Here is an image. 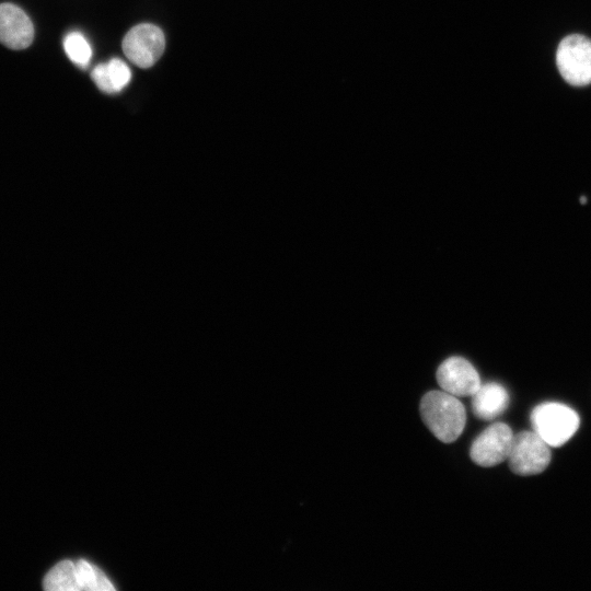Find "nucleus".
Masks as SVG:
<instances>
[{
    "label": "nucleus",
    "instance_id": "f257e3e1",
    "mask_svg": "<svg viewBox=\"0 0 591 591\" xmlns=\"http://www.w3.org/2000/svg\"><path fill=\"white\" fill-rule=\"evenodd\" d=\"M420 415L427 428L444 443L454 442L463 432L466 412L460 399L445 391H429L420 401Z\"/></svg>",
    "mask_w": 591,
    "mask_h": 591
},
{
    "label": "nucleus",
    "instance_id": "f03ea898",
    "mask_svg": "<svg viewBox=\"0 0 591 591\" xmlns=\"http://www.w3.org/2000/svg\"><path fill=\"white\" fill-rule=\"evenodd\" d=\"M530 420L536 432L549 447H561L578 430L580 418L569 406L546 402L533 408Z\"/></svg>",
    "mask_w": 591,
    "mask_h": 591
},
{
    "label": "nucleus",
    "instance_id": "7ed1b4c3",
    "mask_svg": "<svg viewBox=\"0 0 591 591\" xmlns=\"http://www.w3.org/2000/svg\"><path fill=\"white\" fill-rule=\"evenodd\" d=\"M551 447L534 431H521L513 437L508 456L510 470L520 476L536 475L551 462Z\"/></svg>",
    "mask_w": 591,
    "mask_h": 591
},
{
    "label": "nucleus",
    "instance_id": "20e7f679",
    "mask_svg": "<svg viewBox=\"0 0 591 591\" xmlns=\"http://www.w3.org/2000/svg\"><path fill=\"white\" fill-rule=\"evenodd\" d=\"M556 62L563 78L572 85L591 83V40L572 34L558 45Z\"/></svg>",
    "mask_w": 591,
    "mask_h": 591
},
{
    "label": "nucleus",
    "instance_id": "39448f33",
    "mask_svg": "<svg viewBox=\"0 0 591 591\" xmlns=\"http://www.w3.org/2000/svg\"><path fill=\"white\" fill-rule=\"evenodd\" d=\"M121 47L131 63L142 69L150 68L164 51V34L153 24H138L125 35Z\"/></svg>",
    "mask_w": 591,
    "mask_h": 591
},
{
    "label": "nucleus",
    "instance_id": "423d86ee",
    "mask_svg": "<svg viewBox=\"0 0 591 591\" xmlns=\"http://www.w3.org/2000/svg\"><path fill=\"white\" fill-rule=\"evenodd\" d=\"M513 437L508 425H490L473 441L470 449L472 461L479 466L491 467L508 460Z\"/></svg>",
    "mask_w": 591,
    "mask_h": 591
},
{
    "label": "nucleus",
    "instance_id": "0eeeda50",
    "mask_svg": "<svg viewBox=\"0 0 591 591\" xmlns=\"http://www.w3.org/2000/svg\"><path fill=\"white\" fill-rule=\"evenodd\" d=\"M436 378L443 391L456 397L472 396L482 385L474 366L457 356L444 360L439 366Z\"/></svg>",
    "mask_w": 591,
    "mask_h": 591
},
{
    "label": "nucleus",
    "instance_id": "6e6552de",
    "mask_svg": "<svg viewBox=\"0 0 591 591\" xmlns=\"http://www.w3.org/2000/svg\"><path fill=\"white\" fill-rule=\"evenodd\" d=\"M34 38V26L27 14L12 3L0 4V43L10 49H24Z\"/></svg>",
    "mask_w": 591,
    "mask_h": 591
},
{
    "label": "nucleus",
    "instance_id": "1a4fd4ad",
    "mask_svg": "<svg viewBox=\"0 0 591 591\" xmlns=\"http://www.w3.org/2000/svg\"><path fill=\"white\" fill-rule=\"evenodd\" d=\"M509 394L499 383L482 384L472 395L474 415L483 420H493L500 416L509 405Z\"/></svg>",
    "mask_w": 591,
    "mask_h": 591
},
{
    "label": "nucleus",
    "instance_id": "9d476101",
    "mask_svg": "<svg viewBox=\"0 0 591 591\" xmlns=\"http://www.w3.org/2000/svg\"><path fill=\"white\" fill-rule=\"evenodd\" d=\"M91 78L101 91L112 94L120 92L129 83L131 72L123 60L113 58L97 65L92 70Z\"/></svg>",
    "mask_w": 591,
    "mask_h": 591
},
{
    "label": "nucleus",
    "instance_id": "9b49d317",
    "mask_svg": "<svg viewBox=\"0 0 591 591\" xmlns=\"http://www.w3.org/2000/svg\"><path fill=\"white\" fill-rule=\"evenodd\" d=\"M43 586L47 591H79L74 561L66 559L56 564L45 576Z\"/></svg>",
    "mask_w": 591,
    "mask_h": 591
},
{
    "label": "nucleus",
    "instance_id": "f8f14e48",
    "mask_svg": "<svg viewBox=\"0 0 591 591\" xmlns=\"http://www.w3.org/2000/svg\"><path fill=\"white\" fill-rule=\"evenodd\" d=\"M79 590L113 591L115 587L104 572L93 564L81 558L74 561Z\"/></svg>",
    "mask_w": 591,
    "mask_h": 591
},
{
    "label": "nucleus",
    "instance_id": "ddd939ff",
    "mask_svg": "<svg viewBox=\"0 0 591 591\" xmlns=\"http://www.w3.org/2000/svg\"><path fill=\"white\" fill-rule=\"evenodd\" d=\"M63 48L73 63L82 68H85L89 65L92 56V48L81 33H69L63 39Z\"/></svg>",
    "mask_w": 591,
    "mask_h": 591
},
{
    "label": "nucleus",
    "instance_id": "4468645a",
    "mask_svg": "<svg viewBox=\"0 0 591 591\" xmlns=\"http://www.w3.org/2000/svg\"><path fill=\"white\" fill-rule=\"evenodd\" d=\"M580 200H581V202H586V198H584V197H582Z\"/></svg>",
    "mask_w": 591,
    "mask_h": 591
}]
</instances>
